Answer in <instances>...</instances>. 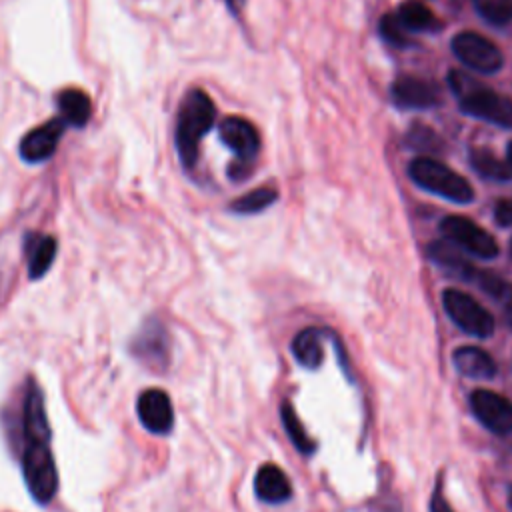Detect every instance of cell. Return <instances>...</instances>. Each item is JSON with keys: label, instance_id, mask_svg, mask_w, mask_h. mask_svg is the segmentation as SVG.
I'll use <instances>...</instances> for the list:
<instances>
[{"label": "cell", "instance_id": "1", "mask_svg": "<svg viewBox=\"0 0 512 512\" xmlns=\"http://www.w3.org/2000/svg\"><path fill=\"white\" fill-rule=\"evenodd\" d=\"M18 462L28 494L46 506L58 494V468L52 452V434L44 406V392L30 376L24 386L18 420Z\"/></svg>", "mask_w": 512, "mask_h": 512}, {"label": "cell", "instance_id": "2", "mask_svg": "<svg viewBox=\"0 0 512 512\" xmlns=\"http://www.w3.org/2000/svg\"><path fill=\"white\" fill-rule=\"evenodd\" d=\"M214 120L216 108L212 98L200 88L188 90L178 108L174 138L180 164L186 170H192L196 166L200 142L206 136V132L214 126Z\"/></svg>", "mask_w": 512, "mask_h": 512}, {"label": "cell", "instance_id": "3", "mask_svg": "<svg viewBox=\"0 0 512 512\" xmlns=\"http://www.w3.org/2000/svg\"><path fill=\"white\" fill-rule=\"evenodd\" d=\"M448 86L458 100V106L464 114L502 126L512 128V98L504 96L474 76L462 70H450Z\"/></svg>", "mask_w": 512, "mask_h": 512}, {"label": "cell", "instance_id": "4", "mask_svg": "<svg viewBox=\"0 0 512 512\" xmlns=\"http://www.w3.org/2000/svg\"><path fill=\"white\" fill-rule=\"evenodd\" d=\"M408 176L420 188L450 202L466 204L474 200V188L468 180L432 156L414 158L408 164Z\"/></svg>", "mask_w": 512, "mask_h": 512}, {"label": "cell", "instance_id": "5", "mask_svg": "<svg viewBox=\"0 0 512 512\" xmlns=\"http://www.w3.org/2000/svg\"><path fill=\"white\" fill-rule=\"evenodd\" d=\"M220 140L234 152L228 176L232 180H244L252 174L254 160L260 152V134L256 126L242 116H226L218 124Z\"/></svg>", "mask_w": 512, "mask_h": 512}, {"label": "cell", "instance_id": "6", "mask_svg": "<svg viewBox=\"0 0 512 512\" xmlns=\"http://www.w3.org/2000/svg\"><path fill=\"white\" fill-rule=\"evenodd\" d=\"M442 306L450 320L466 334L476 336V338H488L492 336L496 324L492 314L470 294L456 290V288H446L442 292Z\"/></svg>", "mask_w": 512, "mask_h": 512}, {"label": "cell", "instance_id": "7", "mask_svg": "<svg viewBox=\"0 0 512 512\" xmlns=\"http://www.w3.org/2000/svg\"><path fill=\"white\" fill-rule=\"evenodd\" d=\"M128 350L142 366L162 372L170 364V334L158 318H146L132 336Z\"/></svg>", "mask_w": 512, "mask_h": 512}, {"label": "cell", "instance_id": "8", "mask_svg": "<svg viewBox=\"0 0 512 512\" xmlns=\"http://www.w3.org/2000/svg\"><path fill=\"white\" fill-rule=\"evenodd\" d=\"M440 232L448 242L458 246L462 252H468L482 260H492L498 256L500 248L492 234H488L482 226L476 222L450 214L440 222Z\"/></svg>", "mask_w": 512, "mask_h": 512}, {"label": "cell", "instance_id": "9", "mask_svg": "<svg viewBox=\"0 0 512 512\" xmlns=\"http://www.w3.org/2000/svg\"><path fill=\"white\" fill-rule=\"evenodd\" d=\"M450 48L454 56L474 72L496 74L504 66V56L500 48L478 32H470V30L458 32L452 38Z\"/></svg>", "mask_w": 512, "mask_h": 512}, {"label": "cell", "instance_id": "10", "mask_svg": "<svg viewBox=\"0 0 512 512\" xmlns=\"http://www.w3.org/2000/svg\"><path fill=\"white\" fill-rule=\"evenodd\" d=\"M470 410L492 434L504 436L512 432V402L506 396L478 388L470 394Z\"/></svg>", "mask_w": 512, "mask_h": 512}, {"label": "cell", "instance_id": "11", "mask_svg": "<svg viewBox=\"0 0 512 512\" xmlns=\"http://www.w3.org/2000/svg\"><path fill=\"white\" fill-rule=\"evenodd\" d=\"M66 128H68V124L60 116H56V118L28 130L18 144V156L26 164L46 162L56 152Z\"/></svg>", "mask_w": 512, "mask_h": 512}, {"label": "cell", "instance_id": "12", "mask_svg": "<svg viewBox=\"0 0 512 512\" xmlns=\"http://www.w3.org/2000/svg\"><path fill=\"white\" fill-rule=\"evenodd\" d=\"M136 414L140 424L158 436H166L174 428V408L170 396L160 388H148L138 394Z\"/></svg>", "mask_w": 512, "mask_h": 512}, {"label": "cell", "instance_id": "13", "mask_svg": "<svg viewBox=\"0 0 512 512\" xmlns=\"http://www.w3.org/2000/svg\"><path fill=\"white\" fill-rule=\"evenodd\" d=\"M390 94L394 104L406 110H424V108H432L438 102L436 84L422 76H412V74L398 76L392 82Z\"/></svg>", "mask_w": 512, "mask_h": 512}, {"label": "cell", "instance_id": "14", "mask_svg": "<svg viewBox=\"0 0 512 512\" xmlns=\"http://www.w3.org/2000/svg\"><path fill=\"white\" fill-rule=\"evenodd\" d=\"M428 258L438 268L448 272L450 276H456V278L466 280V282H474V276L478 272V268L472 266V262L464 256V252L448 240L430 242L428 244Z\"/></svg>", "mask_w": 512, "mask_h": 512}, {"label": "cell", "instance_id": "15", "mask_svg": "<svg viewBox=\"0 0 512 512\" xmlns=\"http://www.w3.org/2000/svg\"><path fill=\"white\" fill-rule=\"evenodd\" d=\"M56 248H58L56 238L50 234H36V232L26 234L24 254H26L30 280H40L50 270L56 258Z\"/></svg>", "mask_w": 512, "mask_h": 512}, {"label": "cell", "instance_id": "16", "mask_svg": "<svg viewBox=\"0 0 512 512\" xmlns=\"http://www.w3.org/2000/svg\"><path fill=\"white\" fill-rule=\"evenodd\" d=\"M254 492L266 504H280L290 500L292 484L282 468L276 464H264L254 476Z\"/></svg>", "mask_w": 512, "mask_h": 512}, {"label": "cell", "instance_id": "17", "mask_svg": "<svg viewBox=\"0 0 512 512\" xmlns=\"http://www.w3.org/2000/svg\"><path fill=\"white\" fill-rule=\"evenodd\" d=\"M454 368L474 380H490L496 376V362L494 358L476 346H460L452 354Z\"/></svg>", "mask_w": 512, "mask_h": 512}, {"label": "cell", "instance_id": "18", "mask_svg": "<svg viewBox=\"0 0 512 512\" xmlns=\"http://www.w3.org/2000/svg\"><path fill=\"white\" fill-rule=\"evenodd\" d=\"M58 104V116L74 128H82L88 124L92 116V102L86 92L78 88H64L56 96Z\"/></svg>", "mask_w": 512, "mask_h": 512}, {"label": "cell", "instance_id": "19", "mask_svg": "<svg viewBox=\"0 0 512 512\" xmlns=\"http://www.w3.org/2000/svg\"><path fill=\"white\" fill-rule=\"evenodd\" d=\"M326 332L320 330V328H314V326H308V328H302L294 340H292V354L294 358L298 360V364H302L304 368H318L324 360V346H322V340H324Z\"/></svg>", "mask_w": 512, "mask_h": 512}, {"label": "cell", "instance_id": "20", "mask_svg": "<svg viewBox=\"0 0 512 512\" xmlns=\"http://www.w3.org/2000/svg\"><path fill=\"white\" fill-rule=\"evenodd\" d=\"M396 18L402 28L410 32H436L440 30V20L422 0H406L398 6Z\"/></svg>", "mask_w": 512, "mask_h": 512}, {"label": "cell", "instance_id": "21", "mask_svg": "<svg viewBox=\"0 0 512 512\" xmlns=\"http://www.w3.org/2000/svg\"><path fill=\"white\" fill-rule=\"evenodd\" d=\"M470 164L472 168L488 180H496V182H506L512 180V168L506 160L498 158L494 152L486 150V148H472L470 150Z\"/></svg>", "mask_w": 512, "mask_h": 512}, {"label": "cell", "instance_id": "22", "mask_svg": "<svg viewBox=\"0 0 512 512\" xmlns=\"http://www.w3.org/2000/svg\"><path fill=\"white\" fill-rule=\"evenodd\" d=\"M280 420H282V426H284L290 442L294 444V448L302 454H312L314 452V442L306 434L304 424L300 422L296 410L292 408V404L288 400H284L282 406H280Z\"/></svg>", "mask_w": 512, "mask_h": 512}, {"label": "cell", "instance_id": "23", "mask_svg": "<svg viewBox=\"0 0 512 512\" xmlns=\"http://www.w3.org/2000/svg\"><path fill=\"white\" fill-rule=\"evenodd\" d=\"M278 200V190L272 186H260L254 188L242 196H238L232 204L230 210L236 214H256L266 210L268 206H272Z\"/></svg>", "mask_w": 512, "mask_h": 512}, {"label": "cell", "instance_id": "24", "mask_svg": "<svg viewBox=\"0 0 512 512\" xmlns=\"http://www.w3.org/2000/svg\"><path fill=\"white\" fill-rule=\"evenodd\" d=\"M474 284L486 292L490 298L510 306L512 304V284L506 282L504 278H500L498 274L490 272V270H478L474 276Z\"/></svg>", "mask_w": 512, "mask_h": 512}, {"label": "cell", "instance_id": "25", "mask_svg": "<svg viewBox=\"0 0 512 512\" xmlns=\"http://www.w3.org/2000/svg\"><path fill=\"white\" fill-rule=\"evenodd\" d=\"M472 6L492 26L512 22V0H472Z\"/></svg>", "mask_w": 512, "mask_h": 512}, {"label": "cell", "instance_id": "26", "mask_svg": "<svg viewBox=\"0 0 512 512\" xmlns=\"http://www.w3.org/2000/svg\"><path fill=\"white\" fill-rule=\"evenodd\" d=\"M378 32H380V36L388 42V44H392V46H396V48H406L408 44H410V34L402 28V24L398 22V18H396V14H384L382 18H380V24H378Z\"/></svg>", "mask_w": 512, "mask_h": 512}, {"label": "cell", "instance_id": "27", "mask_svg": "<svg viewBox=\"0 0 512 512\" xmlns=\"http://www.w3.org/2000/svg\"><path fill=\"white\" fill-rule=\"evenodd\" d=\"M406 140L410 142L412 148H416V150H420V152H434V150H438L440 144H442V142L438 140V134H436L432 128L420 126V124H416V126L410 128Z\"/></svg>", "mask_w": 512, "mask_h": 512}, {"label": "cell", "instance_id": "28", "mask_svg": "<svg viewBox=\"0 0 512 512\" xmlns=\"http://www.w3.org/2000/svg\"><path fill=\"white\" fill-rule=\"evenodd\" d=\"M494 220L498 226H512V198H500L496 202Z\"/></svg>", "mask_w": 512, "mask_h": 512}, {"label": "cell", "instance_id": "29", "mask_svg": "<svg viewBox=\"0 0 512 512\" xmlns=\"http://www.w3.org/2000/svg\"><path fill=\"white\" fill-rule=\"evenodd\" d=\"M430 512H454L452 506L448 504V500L444 498L442 492V484H436L432 496H430Z\"/></svg>", "mask_w": 512, "mask_h": 512}, {"label": "cell", "instance_id": "30", "mask_svg": "<svg viewBox=\"0 0 512 512\" xmlns=\"http://www.w3.org/2000/svg\"><path fill=\"white\" fill-rule=\"evenodd\" d=\"M224 2H226L228 10H230L234 16H240V12H242L244 6H246V0H224Z\"/></svg>", "mask_w": 512, "mask_h": 512}, {"label": "cell", "instance_id": "31", "mask_svg": "<svg viewBox=\"0 0 512 512\" xmlns=\"http://www.w3.org/2000/svg\"><path fill=\"white\" fill-rule=\"evenodd\" d=\"M506 322H508V326H510V330H512V304L506 306Z\"/></svg>", "mask_w": 512, "mask_h": 512}, {"label": "cell", "instance_id": "32", "mask_svg": "<svg viewBox=\"0 0 512 512\" xmlns=\"http://www.w3.org/2000/svg\"><path fill=\"white\" fill-rule=\"evenodd\" d=\"M506 162H508L510 168H512V142H508V148H506Z\"/></svg>", "mask_w": 512, "mask_h": 512}, {"label": "cell", "instance_id": "33", "mask_svg": "<svg viewBox=\"0 0 512 512\" xmlns=\"http://www.w3.org/2000/svg\"><path fill=\"white\" fill-rule=\"evenodd\" d=\"M508 504H510V508H512V490H510V496H508Z\"/></svg>", "mask_w": 512, "mask_h": 512}, {"label": "cell", "instance_id": "34", "mask_svg": "<svg viewBox=\"0 0 512 512\" xmlns=\"http://www.w3.org/2000/svg\"><path fill=\"white\" fill-rule=\"evenodd\" d=\"M510 254H512V240H510Z\"/></svg>", "mask_w": 512, "mask_h": 512}]
</instances>
